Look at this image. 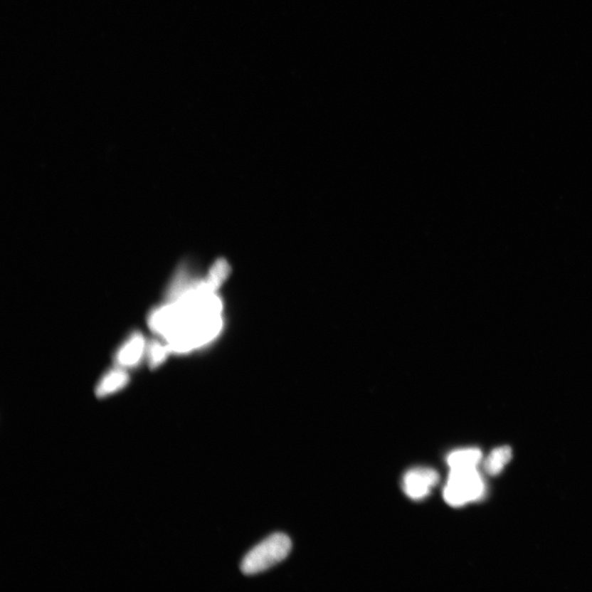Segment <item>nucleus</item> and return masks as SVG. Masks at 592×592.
<instances>
[{
    "label": "nucleus",
    "instance_id": "obj_1",
    "mask_svg": "<svg viewBox=\"0 0 592 592\" xmlns=\"http://www.w3.org/2000/svg\"><path fill=\"white\" fill-rule=\"evenodd\" d=\"M218 289L204 279L193 277L191 264L178 268L167 301L151 312L148 324L171 353L184 354L208 344L218 336L222 321Z\"/></svg>",
    "mask_w": 592,
    "mask_h": 592
},
{
    "label": "nucleus",
    "instance_id": "obj_2",
    "mask_svg": "<svg viewBox=\"0 0 592 592\" xmlns=\"http://www.w3.org/2000/svg\"><path fill=\"white\" fill-rule=\"evenodd\" d=\"M292 548V541L287 535L273 534L246 554L240 564L242 573L251 576L265 572L287 559Z\"/></svg>",
    "mask_w": 592,
    "mask_h": 592
},
{
    "label": "nucleus",
    "instance_id": "obj_3",
    "mask_svg": "<svg viewBox=\"0 0 592 592\" xmlns=\"http://www.w3.org/2000/svg\"><path fill=\"white\" fill-rule=\"evenodd\" d=\"M485 483L477 468L451 470L443 498L452 507H462L484 495Z\"/></svg>",
    "mask_w": 592,
    "mask_h": 592
},
{
    "label": "nucleus",
    "instance_id": "obj_4",
    "mask_svg": "<svg viewBox=\"0 0 592 592\" xmlns=\"http://www.w3.org/2000/svg\"><path fill=\"white\" fill-rule=\"evenodd\" d=\"M440 482V475L435 470L416 467L409 470L403 479L405 494L413 500H421L430 495L431 490Z\"/></svg>",
    "mask_w": 592,
    "mask_h": 592
},
{
    "label": "nucleus",
    "instance_id": "obj_5",
    "mask_svg": "<svg viewBox=\"0 0 592 592\" xmlns=\"http://www.w3.org/2000/svg\"><path fill=\"white\" fill-rule=\"evenodd\" d=\"M147 348L144 336L139 332L132 333L116 352L115 366L125 369L137 367L146 356Z\"/></svg>",
    "mask_w": 592,
    "mask_h": 592
},
{
    "label": "nucleus",
    "instance_id": "obj_6",
    "mask_svg": "<svg viewBox=\"0 0 592 592\" xmlns=\"http://www.w3.org/2000/svg\"><path fill=\"white\" fill-rule=\"evenodd\" d=\"M130 375L127 369L115 366L105 373L96 388V395L99 398L120 392L130 383Z\"/></svg>",
    "mask_w": 592,
    "mask_h": 592
},
{
    "label": "nucleus",
    "instance_id": "obj_7",
    "mask_svg": "<svg viewBox=\"0 0 592 592\" xmlns=\"http://www.w3.org/2000/svg\"><path fill=\"white\" fill-rule=\"evenodd\" d=\"M482 458V453L478 448H463L452 452L447 458L451 470L477 468Z\"/></svg>",
    "mask_w": 592,
    "mask_h": 592
},
{
    "label": "nucleus",
    "instance_id": "obj_8",
    "mask_svg": "<svg viewBox=\"0 0 592 592\" xmlns=\"http://www.w3.org/2000/svg\"><path fill=\"white\" fill-rule=\"evenodd\" d=\"M512 452L510 447L504 446L497 448L490 453L485 462V470L490 475L500 474L511 461Z\"/></svg>",
    "mask_w": 592,
    "mask_h": 592
},
{
    "label": "nucleus",
    "instance_id": "obj_9",
    "mask_svg": "<svg viewBox=\"0 0 592 592\" xmlns=\"http://www.w3.org/2000/svg\"><path fill=\"white\" fill-rule=\"evenodd\" d=\"M171 353L170 348L164 341H152L147 344L146 356L148 364L151 369L159 367L162 364L166 361L169 355Z\"/></svg>",
    "mask_w": 592,
    "mask_h": 592
}]
</instances>
